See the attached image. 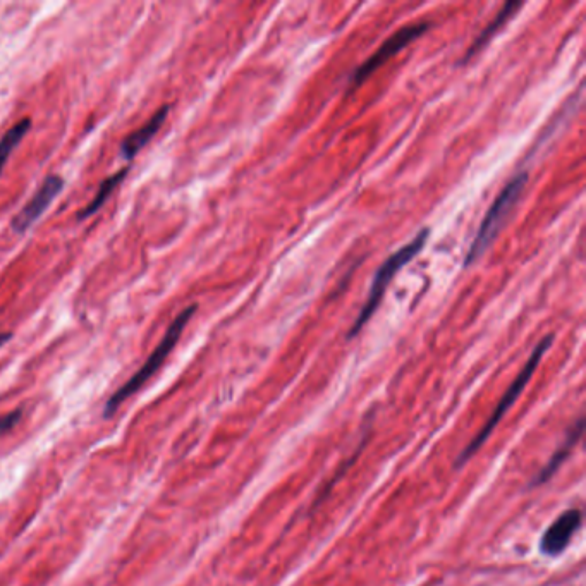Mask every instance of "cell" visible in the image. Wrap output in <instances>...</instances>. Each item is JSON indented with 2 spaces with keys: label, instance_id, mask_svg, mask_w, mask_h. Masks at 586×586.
Wrapping results in <instances>:
<instances>
[{
  "label": "cell",
  "instance_id": "6da1fadb",
  "mask_svg": "<svg viewBox=\"0 0 586 586\" xmlns=\"http://www.w3.org/2000/svg\"><path fill=\"white\" fill-rule=\"evenodd\" d=\"M198 306L191 305L179 313L178 317L174 318V322L169 325V329L165 332L162 341L157 344V348L153 349L152 355L148 356V360L145 361V365L138 370V372L126 382L121 385L112 396L109 397V401L105 404L104 416L114 415L116 409L121 404L133 396L135 392L140 391L143 385L147 384L148 380L152 379L155 373L159 372V368L164 365V361L167 360V356L171 355L172 349L176 348L179 339L183 336V330L186 329V325L190 324L191 318L195 315Z\"/></svg>",
  "mask_w": 586,
  "mask_h": 586
},
{
  "label": "cell",
  "instance_id": "7a4b0ae2",
  "mask_svg": "<svg viewBox=\"0 0 586 586\" xmlns=\"http://www.w3.org/2000/svg\"><path fill=\"white\" fill-rule=\"evenodd\" d=\"M552 341H554V336H547L545 339L540 341V344H538L537 348H535V351H533L532 356H530L528 361H526V365L523 367V370L518 373V377L514 379L513 384L509 385V389L504 392V396H502L501 401H499V404H497V408L494 409V413L490 415L487 423L483 425L482 430H480V432H478V434L473 437V440H471L470 444L464 447L463 451H461V454H459L458 459H456V468H461L463 464L468 463V461L471 459V456H473V454H477V451H480V447H482L483 444L487 442V439H489L490 435H492V432H494L495 428H497V425L501 423L504 415H506L507 411L511 409V406L516 403V399L521 396V392L525 391L526 385H528V382L532 380L533 373H535V370H537L538 363L542 361L545 353H547L550 346H552Z\"/></svg>",
  "mask_w": 586,
  "mask_h": 586
},
{
  "label": "cell",
  "instance_id": "3957f363",
  "mask_svg": "<svg viewBox=\"0 0 586 586\" xmlns=\"http://www.w3.org/2000/svg\"><path fill=\"white\" fill-rule=\"evenodd\" d=\"M526 183H528V174L519 172L506 184V188L501 191V195L497 196L494 205L489 208V212L483 217L482 224L478 227L477 236L473 239L468 255L464 258L466 267L477 262L478 258L489 250L490 245L497 238V234L501 232L504 220L513 212L514 205L518 203L519 198L523 195Z\"/></svg>",
  "mask_w": 586,
  "mask_h": 586
},
{
  "label": "cell",
  "instance_id": "277c9868",
  "mask_svg": "<svg viewBox=\"0 0 586 586\" xmlns=\"http://www.w3.org/2000/svg\"><path fill=\"white\" fill-rule=\"evenodd\" d=\"M428 234H430L428 229H423V231L418 232V236L411 243L404 245L401 250L396 251L394 255H391V257L387 258L380 265V269L377 270V274L373 277L372 287H370L367 301H365V305L361 308L360 315L356 318L355 324L349 330V337H355L368 324V320L373 317V313L377 312L380 301L384 298L385 291H387V287H389L392 279H394V275L403 269L404 265H408L423 250V246L427 245Z\"/></svg>",
  "mask_w": 586,
  "mask_h": 586
},
{
  "label": "cell",
  "instance_id": "5b68a950",
  "mask_svg": "<svg viewBox=\"0 0 586 586\" xmlns=\"http://www.w3.org/2000/svg\"><path fill=\"white\" fill-rule=\"evenodd\" d=\"M428 28H430L428 23H416V25L404 26L397 33H394L391 38H387L382 43V47L368 61L363 62L360 68L356 69L355 76L351 78V86H360L363 81L367 80L368 76H372L380 66H384L392 55H396L399 50L408 47L409 43L423 35Z\"/></svg>",
  "mask_w": 586,
  "mask_h": 586
},
{
  "label": "cell",
  "instance_id": "8992f818",
  "mask_svg": "<svg viewBox=\"0 0 586 586\" xmlns=\"http://www.w3.org/2000/svg\"><path fill=\"white\" fill-rule=\"evenodd\" d=\"M62 188H64V181L59 176H49V178L45 179L42 186L38 188L37 193L31 196L30 202L26 203L25 208L14 217V231L18 232V234L28 231L40 219V215L50 207V203L54 202L57 195L61 193Z\"/></svg>",
  "mask_w": 586,
  "mask_h": 586
},
{
  "label": "cell",
  "instance_id": "52a82bcc",
  "mask_svg": "<svg viewBox=\"0 0 586 586\" xmlns=\"http://www.w3.org/2000/svg\"><path fill=\"white\" fill-rule=\"evenodd\" d=\"M581 511L569 509L559 516L552 525L545 530L540 540V552L544 556L556 557L568 549L569 542L574 533L580 530Z\"/></svg>",
  "mask_w": 586,
  "mask_h": 586
},
{
  "label": "cell",
  "instance_id": "ba28073f",
  "mask_svg": "<svg viewBox=\"0 0 586 586\" xmlns=\"http://www.w3.org/2000/svg\"><path fill=\"white\" fill-rule=\"evenodd\" d=\"M167 116H169V105H164V107H160V109L148 119V123L145 124V126H141L140 129H136L135 133H131V135L121 143V155H123L124 159H135L136 155H138V153H140L143 148L147 147L148 143L153 140V136L159 133L160 128L164 126Z\"/></svg>",
  "mask_w": 586,
  "mask_h": 586
},
{
  "label": "cell",
  "instance_id": "9c48e42d",
  "mask_svg": "<svg viewBox=\"0 0 586 586\" xmlns=\"http://www.w3.org/2000/svg\"><path fill=\"white\" fill-rule=\"evenodd\" d=\"M583 430H585V420L580 418L578 422L574 423L573 427L569 428L568 434L564 437V442H562L561 447H557V451L552 454V458H550L544 468L540 470L537 478L530 483L532 487H538V485H542V483L549 482L550 478L556 475L559 468L564 464V461L569 458V454L574 451L576 444L580 442Z\"/></svg>",
  "mask_w": 586,
  "mask_h": 586
},
{
  "label": "cell",
  "instance_id": "30bf717a",
  "mask_svg": "<svg viewBox=\"0 0 586 586\" xmlns=\"http://www.w3.org/2000/svg\"><path fill=\"white\" fill-rule=\"evenodd\" d=\"M521 6H523L521 2H507L506 6L502 7L501 13L495 16L494 21H492V23L482 31V35L473 42L470 50H468V54L464 57V62L470 61L471 57H475V54H478V52L490 42V38L494 37L495 33L501 30L502 26L506 25L507 21L513 18L514 14L518 13Z\"/></svg>",
  "mask_w": 586,
  "mask_h": 586
},
{
  "label": "cell",
  "instance_id": "8fae6325",
  "mask_svg": "<svg viewBox=\"0 0 586 586\" xmlns=\"http://www.w3.org/2000/svg\"><path fill=\"white\" fill-rule=\"evenodd\" d=\"M128 172L129 167H124V169H121V171L116 172L114 176H109V178L104 179L102 184L98 186V191L97 195H95V198H93L92 202L88 203V207L83 208L80 214H78V220L88 219L90 215H93L95 212H97V210H100L102 205H104V203L109 200L110 195L114 193V190H116L117 186L123 183V179L128 176Z\"/></svg>",
  "mask_w": 586,
  "mask_h": 586
},
{
  "label": "cell",
  "instance_id": "7c38bea8",
  "mask_svg": "<svg viewBox=\"0 0 586 586\" xmlns=\"http://www.w3.org/2000/svg\"><path fill=\"white\" fill-rule=\"evenodd\" d=\"M31 128V119H21L18 124H14L13 128L7 131L6 135L2 136V140H0V174L4 171V167H6L7 160L11 157V153L16 150L19 143L23 141L25 138L26 133L30 131Z\"/></svg>",
  "mask_w": 586,
  "mask_h": 586
},
{
  "label": "cell",
  "instance_id": "4fadbf2b",
  "mask_svg": "<svg viewBox=\"0 0 586 586\" xmlns=\"http://www.w3.org/2000/svg\"><path fill=\"white\" fill-rule=\"evenodd\" d=\"M21 415H23V409H16V411H11L6 416H2L0 418V435L9 432L21 420Z\"/></svg>",
  "mask_w": 586,
  "mask_h": 586
},
{
  "label": "cell",
  "instance_id": "5bb4252c",
  "mask_svg": "<svg viewBox=\"0 0 586 586\" xmlns=\"http://www.w3.org/2000/svg\"><path fill=\"white\" fill-rule=\"evenodd\" d=\"M11 337H13V334H11V332H6V334H0V348H2V346H4V344H6V342L9 341Z\"/></svg>",
  "mask_w": 586,
  "mask_h": 586
}]
</instances>
